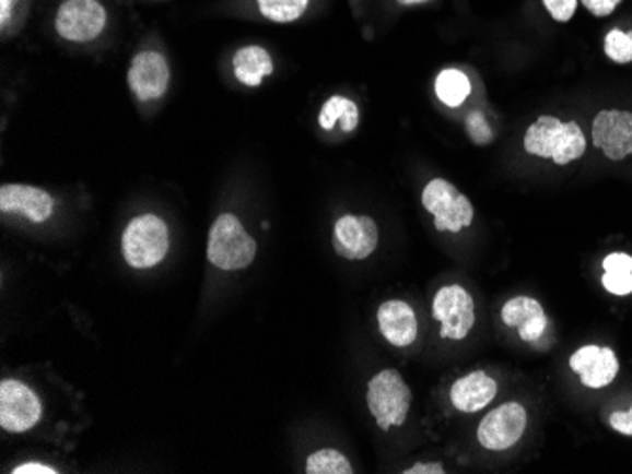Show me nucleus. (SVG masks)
Listing matches in <instances>:
<instances>
[{
	"instance_id": "26",
	"label": "nucleus",
	"mask_w": 632,
	"mask_h": 474,
	"mask_svg": "<svg viewBox=\"0 0 632 474\" xmlns=\"http://www.w3.org/2000/svg\"><path fill=\"white\" fill-rule=\"evenodd\" d=\"M468 131H470L473 142H478V144H487V142H491V129L487 126L485 118H483L481 114H473V116H470V119H468Z\"/></svg>"
},
{
	"instance_id": "22",
	"label": "nucleus",
	"mask_w": 632,
	"mask_h": 474,
	"mask_svg": "<svg viewBox=\"0 0 632 474\" xmlns=\"http://www.w3.org/2000/svg\"><path fill=\"white\" fill-rule=\"evenodd\" d=\"M307 473L309 474H351L352 467L349 460L338 450H320L309 455L307 460Z\"/></svg>"
},
{
	"instance_id": "11",
	"label": "nucleus",
	"mask_w": 632,
	"mask_h": 474,
	"mask_svg": "<svg viewBox=\"0 0 632 474\" xmlns=\"http://www.w3.org/2000/svg\"><path fill=\"white\" fill-rule=\"evenodd\" d=\"M169 64L157 51H141L134 56L127 72L129 87L142 103L162 98L169 87Z\"/></svg>"
},
{
	"instance_id": "16",
	"label": "nucleus",
	"mask_w": 632,
	"mask_h": 474,
	"mask_svg": "<svg viewBox=\"0 0 632 474\" xmlns=\"http://www.w3.org/2000/svg\"><path fill=\"white\" fill-rule=\"evenodd\" d=\"M502 320L507 328L519 329L520 339L525 342L538 341L548 328L543 308L538 300L530 297H515L507 300L502 308Z\"/></svg>"
},
{
	"instance_id": "4",
	"label": "nucleus",
	"mask_w": 632,
	"mask_h": 474,
	"mask_svg": "<svg viewBox=\"0 0 632 474\" xmlns=\"http://www.w3.org/2000/svg\"><path fill=\"white\" fill-rule=\"evenodd\" d=\"M411 399V390L398 370H381L367 386V406L383 431L406 422Z\"/></svg>"
},
{
	"instance_id": "17",
	"label": "nucleus",
	"mask_w": 632,
	"mask_h": 474,
	"mask_svg": "<svg viewBox=\"0 0 632 474\" xmlns=\"http://www.w3.org/2000/svg\"><path fill=\"white\" fill-rule=\"evenodd\" d=\"M499 393L496 380L483 370H476L457 380L450 388V403L460 412H478L485 408Z\"/></svg>"
},
{
	"instance_id": "7",
	"label": "nucleus",
	"mask_w": 632,
	"mask_h": 474,
	"mask_svg": "<svg viewBox=\"0 0 632 474\" xmlns=\"http://www.w3.org/2000/svg\"><path fill=\"white\" fill-rule=\"evenodd\" d=\"M43 418V403L35 391L17 380L0 384V426L4 431L25 432Z\"/></svg>"
},
{
	"instance_id": "15",
	"label": "nucleus",
	"mask_w": 632,
	"mask_h": 474,
	"mask_svg": "<svg viewBox=\"0 0 632 474\" xmlns=\"http://www.w3.org/2000/svg\"><path fill=\"white\" fill-rule=\"evenodd\" d=\"M377 321L383 336L398 348L411 346L417 339L413 308L403 300H387L385 305H381Z\"/></svg>"
},
{
	"instance_id": "24",
	"label": "nucleus",
	"mask_w": 632,
	"mask_h": 474,
	"mask_svg": "<svg viewBox=\"0 0 632 474\" xmlns=\"http://www.w3.org/2000/svg\"><path fill=\"white\" fill-rule=\"evenodd\" d=\"M602 284L610 294H632V272H606Z\"/></svg>"
},
{
	"instance_id": "21",
	"label": "nucleus",
	"mask_w": 632,
	"mask_h": 474,
	"mask_svg": "<svg viewBox=\"0 0 632 474\" xmlns=\"http://www.w3.org/2000/svg\"><path fill=\"white\" fill-rule=\"evenodd\" d=\"M260 14L274 23L297 22L309 7V0H256Z\"/></svg>"
},
{
	"instance_id": "18",
	"label": "nucleus",
	"mask_w": 632,
	"mask_h": 474,
	"mask_svg": "<svg viewBox=\"0 0 632 474\" xmlns=\"http://www.w3.org/2000/svg\"><path fill=\"white\" fill-rule=\"evenodd\" d=\"M233 72L241 84L246 87H258L264 78L273 74V59L261 46H245L233 56Z\"/></svg>"
},
{
	"instance_id": "32",
	"label": "nucleus",
	"mask_w": 632,
	"mask_h": 474,
	"mask_svg": "<svg viewBox=\"0 0 632 474\" xmlns=\"http://www.w3.org/2000/svg\"><path fill=\"white\" fill-rule=\"evenodd\" d=\"M17 0H0V23L7 25L10 20V10H14Z\"/></svg>"
},
{
	"instance_id": "6",
	"label": "nucleus",
	"mask_w": 632,
	"mask_h": 474,
	"mask_svg": "<svg viewBox=\"0 0 632 474\" xmlns=\"http://www.w3.org/2000/svg\"><path fill=\"white\" fill-rule=\"evenodd\" d=\"M106 8L98 0H65L56 14L57 35L69 43H92L106 27Z\"/></svg>"
},
{
	"instance_id": "5",
	"label": "nucleus",
	"mask_w": 632,
	"mask_h": 474,
	"mask_svg": "<svg viewBox=\"0 0 632 474\" xmlns=\"http://www.w3.org/2000/svg\"><path fill=\"white\" fill-rule=\"evenodd\" d=\"M422 206L434 216L437 230L460 233L473 222V206L470 199L463 195L450 181L442 178L430 181L424 188Z\"/></svg>"
},
{
	"instance_id": "31",
	"label": "nucleus",
	"mask_w": 632,
	"mask_h": 474,
	"mask_svg": "<svg viewBox=\"0 0 632 474\" xmlns=\"http://www.w3.org/2000/svg\"><path fill=\"white\" fill-rule=\"evenodd\" d=\"M406 474H443V465L440 463H419V465H413L411 469H406L403 471Z\"/></svg>"
},
{
	"instance_id": "8",
	"label": "nucleus",
	"mask_w": 632,
	"mask_h": 474,
	"mask_svg": "<svg viewBox=\"0 0 632 474\" xmlns=\"http://www.w3.org/2000/svg\"><path fill=\"white\" fill-rule=\"evenodd\" d=\"M432 315L442 321V339L464 341L476 323V305L464 287H442L434 297Z\"/></svg>"
},
{
	"instance_id": "29",
	"label": "nucleus",
	"mask_w": 632,
	"mask_h": 474,
	"mask_svg": "<svg viewBox=\"0 0 632 474\" xmlns=\"http://www.w3.org/2000/svg\"><path fill=\"white\" fill-rule=\"evenodd\" d=\"M610 426L618 432L632 437V408L627 412H613L610 418Z\"/></svg>"
},
{
	"instance_id": "19",
	"label": "nucleus",
	"mask_w": 632,
	"mask_h": 474,
	"mask_svg": "<svg viewBox=\"0 0 632 474\" xmlns=\"http://www.w3.org/2000/svg\"><path fill=\"white\" fill-rule=\"evenodd\" d=\"M318 123L326 131H331L336 123H341L343 133H352L360 123L359 106L351 98L333 95L324 103L320 116H318Z\"/></svg>"
},
{
	"instance_id": "14",
	"label": "nucleus",
	"mask_w": 632,
	"mask_h": 474,
	"mask_svg": "<svg viewBox=\"0 0 632 474\" xmlns=\"http://www.w3.org/2000/svg\"><path fill=\"white\" fill-rule=\"evenodd\" d=\"M570 369L582 377L584 386L600 390L610 386L613 378L618 377L619 363L610 348L584 346L570 357Z\"/></svg>"
},
{
	"instance_id": "20",
	"label": "nucleus",
	"mask_w": 632,
	"mask_h": 474,
	"mask_svg": "<svg viewBox=\"0 0 632 474\" xmlns=\"http://www.w3.org/2000/svg\"><path fill=\"white\" fill-rule=\"evenodd\" d=\"M470 80L457 69H445L436 78V95L443 105L457 108L470 95Z\"/></svg>"
},
{
	"instance_id": "3",
	"label": "nucleus",
	"mask_w": 632,
	"mask_h": 474,
	"mask_svg": "<svg viewBox=\"0 0 632 474\" xmlns=\"http://www.w3.org/2000/svg\"><path fill=\"white\" fill-rule=\"evenodd\" d=\"M256 256V242L233 214L216 217L209 233L207 258L222 271H241L250 265Z\"/></svg>"
},
{
	"instance_id": "27",
	"label": "nucleus",
	"mask_w": 632,
	"mask_h": 474,
	"mask_svg": "<svg viewBox=\"0 0 632 474\" xmlns=\"http://www.w3.org/2000/svg\"><path fill=\"white\" fill-rule=\"evenodd\" d=\"M621 2H623V0H582V4H584L595 17H606V15H610Z\"/></svg>"
},
{
	"instance_id": "30",
	"label": "nucleus",
	"mask_w": 632,
	"mask_h": 474,
	"mask_svg": "<svg viewBox=\"0 0 632 474\" xmlns=\"http://www.w3.org/2000/svg\"><path fill=\"white\" fill-rule=\"evenodd\" d=\"M14 474H56V469L46 467L43 463H25L22 467L14 469Z\"/></svg>"
},
{
	"instance_id": "33",
	"label": "nucleus",
	"mask_w": 632,
	"mask_h": 474,
	"mask_svg": "<svg viewBox=\"0 0 632 474\" xmlns=\"http://www.w3.org/2000/svg\"><path fill=\"white\" fill-rule=\"evenodd\" d=\"M424 2H429V0H398V4L401 7H414V4H424Z\"/></svg>"
},
{
	"instance_id": "1",
	"label": "nucleus",
	"mask_w": 632,
	"mask_h": 474,
	"mask_svg": "<svg viewBox=\"0 0 632 474\" xmlns=\"http://www.w3.org/2000/svg\"><path fill=\"white\" fill-rule=\"evenodd\" d=\"M587 140L582 127L569 121L562 123L553 116H541L525 134L527 154L551 159L557 165H569L585 154Z\"/></svg>"
},
{
	"instance_id": "23",
	"label": "nucleus",
	"mask_w": 632,
	"mask_h": 474,
	"mask_svg": "<svg viewBox=\"0 0 632 474\" xmlns=\"http://www.w3.org/2000/svg\"><path fill=\"white\" fill-rule=\"evenodd\" d=\"M605 54L616 63H632V31L631 33H623L621 28L610 31L606 35Z\"/></svg>"
},
{
	"instance_id": "13",
	"label": "nucleus",
	"mask_w": 632,
	"mask_h": 474,
	"mask_svg": "<svg viewBox=\"0 0 632 474\" xmlns=\"http://www.w3.org/2000/svg\"><path fill=\"white\" fill-rule=\"evenodd\" d=\"M0 210L4 214L17 212L33 224H44L54 214V199L40 188L7 183L0 188Z\"/></svg>"
},
{
	"instance_id": "28",
	"label": "nucleus",
	"mask_w": 632,
	"mask_h": 474,
	"mask_svg": "<svg viewBox=\"0 0 632 474\" xmlns=\"http://www.w3.org/2000/svg\"><path fill=\"white\" fill-rule=\"evenodd\" d=\"M606 272H632V258L627 253H610L605 259Z\"/></svg>"
},
{
	"instance_id": "9",
	"label": "nucleus",
	"mask_w": 632,
	"mask_h": 474,
	"mask_svg": "<svg viewBox=\"0 0 632 474\" xmlns=\"http://www.w3.org/2000/svg\"><path fill=\"white\" fill-rule=\"evenodd\" d=\"M527 411L519 403H506L489 412L478 427L481 447L492 452H502L517 445L527 429Z\"/></svg>"
},
{
	"instance_id": "12",
	"label": "nucleus",
	"mask_w": 632,
	"mask_h": 474,
	"mask_svg": "<svg viewBox=\"0 0 632 474\" xmlns=\"http://www.w3.org/2000/svg\"><path fill=\"white\" fill-rule=\"evenodd\" d=\"M593 144L611 161L632 154V112L602 110L593 121Z\"/></svg>"
},
{
	"instance_id": "10",
	"label": "nucleus",
	"mask_w": 632,
	"mask_h": 474,
	"mask_svg": "<svg viewBox=\"0 0 632 474\" xmlns=\"http://www.w3.org/2000/svg\"><path fill=\"white\" fill-rule=\"evenodd\" d=\"M379 245V229L370 216L339 217L333 229V248L339 256L351 261L370 258Z\"/></svg>"
},
{
	"instance_id": "2",
	"label": "nucleus",
	"mask_w": 632,
	"mask_h": 474,
	"mask_svg": "<svg viewBox=\"0 0 632 474\" xmlns=\"http://www.w3.org/2000/svg\"><path fill=\"white\" fill-rule=\"evenodd\" d=\"M121 246L129 265L133 269H152L162 263L169 251V229L162 217L142 214L127 225Z\"/></svg>"
},
{
	"instance_id": "25",
	"label": "nucleus",
	"mask_w": 632,
	"mask_h": 474,
	"mask_svg": "<svg viewBox=\"0 0 632 474\" xmlns=\"http://www.w3.org/2000/svg\"><path fill=\"white\" fill-rule=\"evenodd\" d=\"M543 7L555 22L566 23L576 14L577 0H543Z\"/></svg>"
}]
</instances>
